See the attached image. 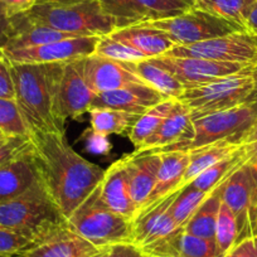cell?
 <instances>
[{
	"instance_id": "cell-1",
	"label": "cell",
	"mask_w": 257,
	"mask_h": 257,
	"mask_svg": "<svg viewBox=\"0 0 257 257\" xmlns=\"http://www.w3.org/2000/svg\"><path fill=\"white\" fill-rule=\"evenodd\" d=\"M31 143L38 180L68 218L102 182L105 170L81 157L64 133H31Z\"/></svg>"
},
{
	"instance_id": "cell-2",
	"label": "cell",
	"mask_w": 257,
	"mask_h": 257,
	"mask_svg": "<svg viewBox=\"0 0 257 257\" xmlns=\"http://www.w3.org/2000/svg\"><path fill=\"white\" fill-rule=\"evenodd\" d=\"M66 62L13 63L16 102L29 132L64 133L56 115L58 83Z\"/></svg>"
},
{
	"instance_id": "cell-3",
	"label": "cell",
	"mask_w": 257,
	"mask_h": 257,
	"mask_svg": "<svg viewBox=\"0 0 257 257\" xmlns=\"http://www.w3.org/2000/svg\"><path fill=\"white\" fill-rule=\"evenodd\" d=\"M66 227H68L67 217L57 207L39 180L22 196L0 202V228L24 234L31 239L32 244Z\"/></svg>"
},
{
	"instance_id": "cell-4",
	"label": "cell",
	"mask_w": 257,
	"mask_h": 257,
	"mask_svg": "<svg viewBox=\"0 0 257 257\" xmlns=\"http://www.w3.org/2000/svg\"><path fill=\"white\" fill-rule=\"evenodd\" d=\"M26 14L36 23L80 37L108 36L117 29L116 22L103 13L96 0L39 3Z\"/></svg>"
},
{
	"instance_id": "cell-5",
	"label": "cell",
	"mask_w": 257,
	"mask_h": 257,
	"mask_svg": "<svg viewBox=\"0 0 257 257\" xmlns=\"http://www.w3.org/2000/svg\"><path fill=\"white\" fill-rule=\"evenodd\" d=\"M100 184L68 217V227L98 248L132 243L133 222L106 206Z\"/></svg>"
},
{
	"instance_id": "cell-6",
	"label": "cell",
	"mask_w": 257,
	"mask_h": 257,
	"mask_svg": "<svg viewBox=\"0 0 257 257\" xmlns=\"http://www.w3.org/2000/svg\"><path fill=\"white\" fill-rule=\"evenodd\" d=\"M256 90L254 73L219 78L198 87L187 88L179 98L189 110L192 121L247 102Z\"/></svg>"
},
{
	"instance_id": "cell-7",
	"label": "cell",
	"mask_w": 257,
	"mask_h": 257,
	"mask_svg": "<svg viewBox=\"0 0 257 257\" xmlns=\"http://www.w3.org/2000/svg\"><path fill=\"white\" fill-rule=\"evenodd\" d=\"M257 116V100H248L229 110L214 112L193 121V134L190 139L175 143L155 153L192 152L207 145L226 139L236 140L251 126Z\"/></svg>"
},
{
	"instance_id": "cell-8",
	"label": "cell",
	"mask_w": 257,
	"mask_h": 257,
	"mask_svg": "<svg viewBox=\"0 0 257 257\" xmlns=\"http://www.w3.org/2000/svg\"><path fill=\"white\" fill-rule=\"evenodd\" d=\"M219 198L234 214L239 241L257 233V179L253 167L244 165L217 187Z\"/></svg>"
},
{
	"instance_id": "cell-9",
	"label": "cell",
	"mask_w": 257,
	"mask_h": 257,
	"mask_svg": "<svg viewBox=\"0 0 257 257\" xmlns=\"http://www.w3.org/2000/svg\"><path fill=\"white\" fill-rule=\"evenodd\" d=\"M149 59L154 64L172 73L185 90L214 82L227 76L254 73L257 67L253 64L218 62L193 57H173L167 54Z\"/></svg>"
},
{
	"instance_id": "cell-10",
	"label": "cell",
	"mask_w": 257,
	"mask_h": 257,
	"mask_svg": "<svg viewBox=\"0 0 257 257\" xmlns=\"http://www.w3.org/2000/svg\"><path fill=\"white\" fill-rule=\"evenodd\" d=\"M165 54L257 66V34L237 31L189 46H175Z\"/></svg>"
},
{
	"instance_id": "cell-11",
	"label": "cell",
	"mask_w": 257,
	"mask_h": 257,
	"mask_svg": "<svg viewBox=\"0 0 257 257\" xmlns=\"http://www.w3.org/2000/svg\"><path fill=\"white\" fill-rule=\"evenodd\" d=\"M148 23L165 32L175 46H189L237 31H244L231 22L197 8L190 9L180 16Z\"/></svg>"
},
{
	"instance_id": "cell-12",
	"label": "cell",
	"mask_w": 257,
	"mask_h": 257,
	"mask_svg": "<svg viewBox=\"0 0 257 257\" xmlns=\"http://www.w3.org/2000/svg\"><path fill=\"white\" fill-rule=\"evenodd\" d=\"M96 93L88 87L83 77L82 58L66 62L58 83L56 115L59 127L64 132L67 118H77L88 112Z\"/></svg>"
},
{
	"instance_id": "cell-13",
	"label": "cell",
	"mask_w": 257,
	"mask_h": 257,
	"mask_svg": "<svg viewBox=\"0 0 257 257\" xmlns=\"http://www.w3.org/2000/svg\"><path fill=\"white\" fill-rule=\"evenodd\" d=\"M98 36L76 37L43 46L21 49H4L13 63H54L71 62L95 54Z\"/></svg>"
},
{
	"instance_id": "cell-14",
	"label": "cell",
	"mask_w": 257,
	"mask_h": 257,
	"mask_svg": "<svg viewBox=\"0 0 257 257\" xmlns=\"http://www.w3.org/2000/svg\"><path fill=\"white\" fill-rule=\"evenodd\" d=\"M180 190L168 196L154 207L139 212L133 219L132 243L144 249L163 241L182 227H178L169 212L170 204Z\"/></svg>"
},
{
	"instance_id": "cell-15",
	"label": "cell",
	"mask_w": 257,
	"mask_h": 257,
	"mask_svg": "<svg viewBox=\"0 0 257 257\" xmlns=\"http://www.w3.org/2000/svg\"><path fill=\"white\" fill-rule=\"evenodd\" d=\"M106 249L98 248L70 227H66L29 246L17 257H101Z\"/></svg>"
},
{
	"instance_id": "cell-16",
	"label": "cell",
	"mask_w": 257,
	"mask_h": 257,
	"mask_svg": "<svg viewBox=\"0 0 257 257\" xmlns=\"http://www.w3.org/2000/svg\"><path fill=\"white\" fill-rule=\"evenodd\" d=\"M165 100H168L167 96L148 86L147 83H134L117 90L97 93L92 100L90 108H112L143 115Z\"/></svg>"
},
{
	"instance_id": "cell-17",
	"label": "cell",
	"mask_w": 257,
	"mask_h": 257,
	"mask_svg": "<svg viewBox=\"0 0 257 257\" xmlns=\"http://www.w3.org/2000/svg\"><path fill=\"white\" fill-rule=\"evenodd\" d=\"M82 70L86 83L96 95L134 83H145L134 73L126 70L120 62L103 58L97 54L82 58Z\"/></svg>"
},
{
	"instance_id": "cell-18",
	"label": "cell",
	"mask_w": 257,
	"mask_h": 257,
	"mask_svg": "<svg viewBox=\"0 0 257 257\" xmlns=\"http://www.w3.org/2000/svg\"><path fill=\"white\" fill-rule=\"evenodd\" d=\"M127 173L132 197L138 212L144 208L157 180L162 158L159 153L135 152L121 158ZM138 214V213H137Z\"/></svg>"
},
{
	"instance_id": "cell-19",
	"label": "cell",
	"mask_w": 257,
	"mask_h": 257,
	"mask_svg": "<svg viewBox=\"0 0 257 257\" xmlns=\"http://www.w3.org/2000/svg\"><path fill=\"white\" fill-rule=\"evenodd\" d=\"M100 190L101 198L111 211L133 222L138 209L133 201L130 182L122 159L116 160L105 170Z\"/></svg>"
},
{
	"instance_id": "cell-20",
	"label": "cell",
	"mask_w": 257,
	"mask_h": 257,
	"mask_svg": "<svg viewBox=\"0 0 257 257\" xmlns=\"http://www.w3.org/2000/svg\"><path fill=\"white\" fill-rule=\"evenodd\" d=\"M159 154L162 163L158 170L155 185L144 208L140 209L139 212L152 208L168 196L182 189V180L189 165L190 153L178 150V152H163Z\"/></svg>"
},
{
	"instance_id": "cell-21",
	"label": "cell",
	"mask_w": 257,
	"mask_h": 257,
	"mask_svg": "<svg viewBox=\"0 0 257 257\" xmlns=\"http://www.w3.org/2000/svg\"><path fill=\"white\" fill-rule=\"evenodd\" d=\"M108 36L115 41L133 47L147 58L163 56L175 47V43L165 32L155 28L148 22L115 29Z\"/></svg>"
},
{
	"instance_id": "cell-22",
	"label": "cell",
	"mask_w": 257,
	"mask_h": 257,
	"mask_svg": "<svg viewBox=\"0 0 257 257\" xmlns=\"http://www.w3.org/2000/svg\"><path fill=\"white\" fill-rule=\"evenodd\" d=\"M76 34L56 31L32 21L26 13L9 18L8 41L4 49H21L76 38Z\"/></svg>"
},
{
	"instance_id": "cell-23",
	"label": "cell",
	"mask_w": 257,
	"mask_h": 257,
	"mask_svg": "<svg viewBox=\"0 0 257 257\" xmlns=\"http://www.w3.org/2000/svg\"><path fill=\"white\" fill-rule=\"evenodd\" d=\"M145 254L160 257H222L214 239H206L179 228L163 241L142 249Z\"/></svg>"
},
{
	"instance_id": "cell-24",
	"label": "cell",
	"mask_w": 257,
	"mask_h": 257,
	"mask_svg": "<svg viewBox=\"0 0 257 257\" xmlns=\"http://www.w3.org/2000/svg\"><path fill=\"white\" fill-rule=\"evenodd\" d=\"M193 134V121L189 110L177 100L174 107L169 115L165 117L162 125L158 127L154 134L150 135L142 147L135 152H152L155 153L160 149L190 139Z\"/></svg>"
},
{
	"instance_id": "cell-25",
	"label": "cell",
	"mask_w": 257,
	"mask_h": 257,
	"mask_svg": "<svg viewBox=\"0 0 257 257\" xmlns=\"http://www.w3.org/2000/svg\"><path fill=\"white\" fill-rule=\"evenodd\" d=\"M37 182L38 175L29 149L26 154L0 165V202L22 196Z\"/></svg>"
},
{
	"instance_id": "cell-26",
	"label": "cell",
	"mask_w": 257,
	"mask_h": 257,
	"mask_svg": "<svg viewBox=\"0 0 257 257\" xmlns=\"http://www.w3.org/2000/svg\"><path fill=\"white\" fill-rule=\"evenodd\" d=\"M120 63L126 70L144 81L148 86L162 92L168 98L179 100L184 93L185 88L183 87L182 83L167 70L150 62L149 58L139 62H120Z\"/></svg>"
},
{
	"instance_id": "cell-27",
	"label": "cell",
	"mask_w": 257,
	"mask_h": 257,
	"mask_svg": "<svg viewBox=\"0 0 257 257\" xmlns=\"http://www.w3.org/2000/svg\"><path fill=\"white\" fill-rule=\"evenodd\" d=\"M239 148H241V144L238 142L226 139L214 143V144L207 145V147L201 148V149L189 152L190 162L187 170H185L184 177H183L182 188L192 183L202 172L208 169L209 167L236 153Z\"/></svg>"
},
{
	"instance_id": "cell-28",
	"label": "cell",
	"mask_w": 257,
	"mask_h": 257,
	"mask_svg": "<svg viewBox=\"0 0 257 257\" xmlns=\"http://www.w3.org/2000/svg\"><path fill=\"white\" fill-rule=\"evenodd\" d=\"M221 198H219L218 190L216 189L206 198V201L199 206L196 213L190 217L183 229L187 233L193 236L201 237L206 239H214L216 234V223L218 217Z\"/></svg>"
},
{
	"instance_id": "cell-29",
	"label": "cell",
	"mask_w": 257,
	"mask_h": 257,
	"mask_svg": "<svg viewBox=\"0 0 257 257\" xmlns=\"http://www.w3.org/2000/svg\"><path fill=\"white\" fill-rule=\"evenodd\" d=\"M91 117V127L103 135H123L134 126L140 115L112 110V108L95 107L88 111Z\"/></svg>"
},
{
	"instance_id": "cell-30",
	"label": "cell",
	"mask_w": 257,
	"mask_h": 257,
	"mask_svg": "<svg viewBox=\"0 0 257 257\" xmlns=\"http://www.w3.org/2000/svg\"><path fill=\"white\" fill-rule=\"evenodd\" d=\"M242 167H243V160H242V152L241 148H239L236 153L202 172L196 179L189 183V185L211 194L229 175L233 174L236 170H238Z\"/></svg>"
},
{
	"instance_id": "cell-31",
	"label": "cell",
	"mask_w": 257,
	"mask_h": 257,
	"mask_svg": "<svg viewBox=\"0 0 257 257\" xmlns=\"http://www.w3.org/2000/svg\"><path fill=\"white\" fill-rule=\"evenodd\" d=\"M254 0H194V8L246 29V19Z\"/></svg>"
},
{
	"instance_id": "cell-32",
	"label": "cell",
	"mask_w": 257,
	"mask_h": 257,
	"mask_svg": "<svg viewBox=\"0 0 257 257\" xmlns=\"http://www.w3.org/2000/svg\"><path fill=\"white\" fill-rule=\"evenodd\" d=\"M177 100L168 98L163 102L158 103L157 106L152 107L139 116L137 122L134 123L130 132H128V139L135 147V150L139 149L143 145V143L148 139L152 134H154L158 130L163 121L165 120L168 115L170 113L172 108L174 107Z\"/></svg>"
},
{
	"instance_id": "cell-33",
	"label": "cell",
	"mask_w": 257,
	"mask_h": 257,
	"mask_svg": "<svg viewBox=\"0 0 257 257\" xmlns=\"http://www.w3.org/2000/svg\"><path fill=\"white\" fill-rule=\"evenodd\" d=\"M106 16L112 18L118 28L150 22L149 13L137 0H96Z\"/></svg>"
},
{
	"instance_id": "cell-34",
	"label": "cell",
	"mask_w": 257,
	"mask_h": 257,
	"mask_svg": "<svg viewBox=\"0 0 257 257\" xmlns=\"http://www.w3.org/2000/svg\"><path fill=\"white\" fill-rule=\"evenodd\" d=\"M208 196V193L196 189L189 184L182 188L169 207V212L177 226L184 227Z\"/></svg>"
},
{
	"instance_id": "cell-35",
	"label": "cell",
	"mask_w": 257,
	"mask_h": 257,
	"mask_svg": "<svg viewBox=\"0 0 257 257\" xmlns=\"http://www.w3.org/2000/svg\"><path fill=\"white\" fill-rule=\"evenodd\" d=\"M237 239H238V227H237L236 217L228 208V206L221 201L218 217H217L214 241L222 257L237 243Z\"/></svg>"
},
{
	"instance_id": "cell-36",
	"label": "cell",
	"mask_w": 257,
	"mask_h": 257,
	"mask_svg": "<svg viewBox=\"0 0 257 257\" xmlns=\"http://www.w3.org/2000/svg\"><path fill=\"white\" fill-rule=\"evenodd\" d=\"M0 133L4 137H31L16 100L0 98Z\"/></svg>"
},
{
	"instance_id": "cell-37",
	"label": "cell",
	"mask_w": 257,
	"mask_h": 257,
	"mask_svg": "<svg viewBox=\"0 0 257 257\" xmlns=\"http://www.w3.org/2000/svg\"><path fill=\"white\" fill-rule=\"evenodd\" d=\"M95 54L116 62H139L148 59L139 51L130 46H126L121 42L115 41L110 36L100 37L97 46H96Z\"/></svg>"
},
{
	"instance_id": "cell-38",
	"label": "cell",
	"mask_w": 257,
	"mask_h": 257,
	"mask_svg": "<svg viewBox=\"0 0 257 257\" xmlns=\"http://www.w3.org/2000/svg\"><path fill=\"white\" fill-rule=\"evenodd\" d=\"M137 2L149 13L152 21L172 18L194 8V0H137Z\"/></svg>"
},
{
	"instance_id": "cell-39",
	"label": "cell",
	"mask_w": 257,
	"mask_h": 257,
	"mask_svg": "<svg viewBox=\"0 0 257 257\" xmlns=\"http://www.w3.org/2000/svg\"><path fill=\"white\" fill-rule=\"evenodd\" d=\"M32 244L24 234L12 229L0 228V256H16Z\"/></svg>"
},
{
	"instance_id": "cell-40",
	"label": "cell",
	"mask_w": 257,
	"mask_h": 257,
	"mask_svg": "<svg viewBox=\"0 0 257 257\" xmlns=\"http://www.w3.org/2000/svg\"><path fill=\"white\" fill-rule=\"evenodd\" d=\"M31 137H9L0 142V165L6 164L31 149Z\"/></svg>"
},
{
	"instance_id": "cell-41",
	"label": "cell",
	"mask_w": 257,
	"mask_h": 257,
	"mask_svg": "<svg viewBox=\"0 0 257 257\" xmlns=\"http://www.w3.org/2000/svg\"><path fill=\"white\" fill-rule=\"evenodd\" d=\"M78 140L85 144V150L91 154L107 155L112 149V145H111L107 135L100 134V133L95 132L92 127L86 128L78 138Z\"/></svg>"
},
{
	"instance_id": "cell-42",
	"label": "cell",
	"mask_w": 257,
	"mask_h": 257,
	"mask_svg": "<svg viewBox=\"0 0 257 257\" xmlns=\"http://www.w3.org/2000/svg\"><path fill=\"white\" fill-rule=\"evenodd\" d=\"M239 144H241L242 160L244 165L257 164V116L253 122L251 123L246 132L239 138Z\"/></svg>"
},
{
	"instance_id": "cell-43",
	"label": "cell",
	"mask_w": 257,
	"mask_h": 257,
	"mask_svg": "<svg viewBox=\"0 0 257 257\" xmlns=\"http://www.w3.org/2000/svg\"><path fill=\"white\" fill-rule=\"evenodd\" d=\"M0 98L16 100V91L12 77V62L7 57L3 47H0Z\"/></svg>"
},
{
	"instance_id": "cell-44",
	"label": "cell",
	"mask_w": 257,
	"mask_h": 257,
	"mask_svg": "<svg viewBox=\"0 0 257 257\" xmlns=\"http://www.w3.org/2000/svg\"><path fill=\"white\" fill-rule=\"evenodd\" d=\"M38 0H0V14L6 18H13L31 11Z\"/></svg>"
},
{
	"instance_id": "cell-45",
	"label": "cell",
	"mask_w": 257,
	"mask_h": 257,
	"mask_svg": "<svg viewBox=\"0 0 257 257\" xmlns=\"http://www.w3.org/2000/svg\"><path fill=\"white\" fill-rule=\"evenodd\" d=\"M223 257H257V239L254 237L242 239Z\"/></svg>"
},
{
	"instance_id": "cell-46",
	"label": "cell",
	"mask_w": 257,
	"mask_h": 257,
	"mask_svg": "<svg viewBox=\"0 0 257 257\" xmlns=\"http://www.w3.org/2000/svg\"><path fill=\"white\" fill-rule=\"evenodd\" d=\"M103 257H144V253L133 243H117L108 247Z\"/></svg>"
},
{
	"instance_id": "cell-47",
	"label": "cell",
	"mask_w": 257,
	"mask_h": 257,
	"mask_svg": "<svg viewBox=\"0 0 257 257\" xmlns=\"http://www.w3.org/2000/svg\"><path fill=\"white\" fill-rule=\"evenodd\" d=\"M246 29L251 33L257 34V0H254V3L252 4L248 12L246 19Z\"/></svg>"
},
{
	"instance_id": "cell-48",
	"label": "cell",
	"mask_w": 257,
	"mask_h": 257,
	"mask_svg": "<svg viewBox=\"0 0 257 257\" xmlns=\"http://www.w3.org/2000/svg\"><path fill=\"white\" fill-rule=\"evenodd\" d=\"M8 31L9 19L0 14V47H3V48L8 41Z\"/></svg>"
},
{
	"instance_id": "cell-49",
	"label": "cell",
	"mask_w": 257,
	"mask_h": 257,
	"mask_svg": "<svg viewBox=\"0 0 257 257\" xmlns=\"http://www.w3.org/2000/svg\"><path fill=\"white\" fill-rule=\"evenodd\" d=\"M254 78H256V90H254L253 95L251 96L249 100H257V67H256V71H254Z\"/></svg>"
},
{
	"instance_id": "cell-50",
	"label": "cell",
	"mask_w": 257,
	"mask_h": 257,
	"mask_svg": "<svg viewBox=\"0 0 257 257\" xmlns=\"http://www.w3.org/2000/svg\"><path fill=\"white\" fill-rule=\"evenodd\" d=\"M57 0H38V3L37 4H39V3H56Z\"/></svg>"
},
{
	"instance_id": "cell-51",
	"label": "cell",
	"mask_w": 257,
	"mask_h": 257,
	"mask_svg": "<svg viewBox=\"0 0 257 257\" xmlns=\"http://www.w3.org/2000/svg\"><path fill=\"white\" fill-rule=\"evenodd\" d=\"M144 257H160V256H154V254H145L144 253Z\"/></svg>"
},
{
	"instance_id": "cell-52",
	"label": "cell",
	"mask_w": 257,
	"mask_h": 257,
	"mask_svg": "<svg viewBox=\"0 0 257 257\" xmlns=\"http://www.w3.org/2000/svg\"><path fill=\"white\" fill-rule=\"evenodd\" d=\"M253 169H254V173H256V179H257V164L253 165Z\"/></svg>"
},
{
	"instance_id": "cell-53",
	"label": "cell",
	"mask_w": 257,
	"mask_h": 257,
	"mask_svg": "<svg viewBox=\"0 0 257 257\" xmlns=\"http://www.w3.org/2000/svg\"><path fill=\"white\" fill-rule=\"evenodd\" d=\"M0 257H17V254L16 256H0Z\"/></svg>"
},
{
	"instance_id": "cell-54",
	"label": "cell",
	"mask_w": 257,
	"mask_h": 257,
	"mask_svg": "<svg viewBox=\"0 0 257 257\" xmlns=\"http://www.w3.org/2000/svg\"><path fill=\"white\" fill-rule=\"evenodd\" d=\"M0 138H7V137H4V135L2 134V133H0Z\"/></svg>"
},
{
	"instance_id": "cell-55",
	"label": "cell",
	"mask_w": 257,
	"mask_h": 257,
	"mask_svg": "<svg viewBox=\"0 0 257 257\" xmlns=\"http://www.w3.org/2000/svg\"><path fill=\"white\" fill-rule=\"evenodd\" d=\"M6 139V138H0V142H2V140H4Z\"/></svg>"
},
{
	"instance_id": "cell-56",
	"label": "cell",
	"mask_w": 257,
	"mask_h": 257,
	"mask_svg": "<svg viewBox=\"0 0 257 257\" xmlns=\"http://www.w3.org/2000/svg\"><path fill=\"white\" fill-rule=\"evenodd\" d=\"M103 254H105V253H103ZM103 254H102V256H101V257H103Z\"/></svg>"
},
{
	"instance_id": "cell-57",
	"label": "cell",
	"mask_w": 257,
	"mask_h": 257,
	"mask_svg": "<svg viewBox=\"0 0 257 257\" xmlns=\"http://www.w3.org/2000/svg\"><path fill=\"white\" fill-rule=\"evenodd\" d=\"M254 238H256V239H257V237H254Z\"/></svg>"
},
{
	"instance_id": "cell-58",
	"label": "cell",
	"mask_w": 257,
	"mask_h": 257,
	"mask_svg": "<svg viewBox=\"0 0 257 257\" xmlns=\"http://www.w3.org/2000/svg\"><path fill=\"white\" fill-rule=\"evenodd\" d=\"M256 237H257V233H256Z\"/></svg>"
}]
</instances>
